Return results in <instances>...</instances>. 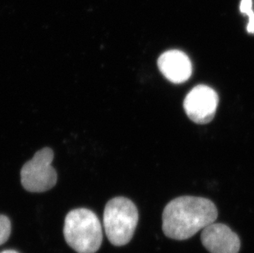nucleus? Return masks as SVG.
<instances>
[{
	"mask_svg": "<svg viewBox=\"0 0 254 253\" xmlns=\"http://www.w3.org/2000/svg\"><path fill=\"white\" fill-rule=\"evenodd\" d=\"M217 216L216 205L209 199L180 196L170 201L164 209L162 229L170 239L186 240L215 223Z\"/></svg>",
	"mask_w": 254,
	"mask_h": 253,
	"instance_id": "nucleus-1",
	"label": "nucleus"
},
{
	"mask_svg": "<svg viewBox=\"0 0 254 253\" xmlns=\"http://www.w3.org/2000/svg\"><path fill=\"white\" fill-rule=\"evenodd\" d=\"M64 234L67 244L77 253H96L103 239L97 215L86 208L75 209L67 214Z\"/></svg>",
	"mask_w": 254,
	"mask_h": 253,
	"instance_id": "nucleus-2",
	"label": "nucleus"
},
{
	"mask_svg": "<svg viewBox=\"0 0 254 253\" xmlns=\"http://www.w3.org/2000/svg\"><path fill=\"white\" fill-rule=\"evenodd\" d=\"M138 223V211L134 203L123 196L111 199L104 211V226L109 241L115 246L129 243Z\"/></svg>",
	"mask_w": 254,
	"mask_h": 253,
	"instance_id": "nucleus-3",
	"label": "nucleus"
},
{
	"mask_svg": "<svg viewBox=\"0 0 254 253\" xmlns=\"http://www.w3.org/2000/svg\"><path fill=\"white\" fill-rule=\"evenodd\" d=\"M54 152L46 147L37 151L21 170V182L27 191L43 192L52 189L57 183V173L52 166Z\"/></svg>",
	"mask_w": 254,
	"mask_h": 253,
	"instance_id": "nucleus-4",
	"label": "nucleus"
},
{
	"mask_svg": "<svg viewBox=\"0 0 254 253\" xmlns=\"http://www.w3.org/2000/svg\"><path fill=\"white\" fill-rule=\"evenodd\" d=\"M218 103V95L214 89L206 85H198L185 97L184 109L192 122L206 125L215 117Z\"/></svg>",
	"mask_w": 254,
	"mask_h": 253,
	"instance_id": "nucleus-5",
	"label": "nucleus"
},
{
	"mask_svg": "<svg viewBox=\"0 0 254 253\" xmlns=\"http://www.w3.org/2000/svg\"><path fill=\"white\" fill-rule=\"evenodd\" d=\"M201 243L210 253H239L240 239L227 225L212 223L202 229Z\"/></svg>",
	"mask_w": 254,
	"mask_h": 253,
	"instance_id": "nucleus-6",
	"label": "nucleus"
},
{
	"mask_svg": "<svg viewBox=\"0 0 254 253\" xmlns=\"http://www.w3.org/2000/svg\"><path fill=\"white\" fill-rule=\"evenodd\" d=\"M159 70L170 82L184 83L192 76V63L188 55L178 50L166 51L159 57Z\"/></svg>",
	"mask_w": 254,
	"mask_h": 253,
	"instance_id": "nucleus-7",
	"label": "nucleus"
},
{
	"mask_svg": "<svg viewBox=\"0 0 254 253\" xmlns=\"http://www.w3.org/2000/svg\"><path fill=\"white\" fill-rule=\"evenodd\" d=\"M240 12L247 15V31L249 33L254 34V11L253 9V0H241L240 6Z\"/></svg>",
	"mask_w": 254,
	"mask_h": 253,
	"instance_id": "nucleus-8",
	"label": "nucleus"
},
{
	"mask_svg": "<svg viewBox=\"0 0 254 253\" xmlns=\"http://www.w3.org/2000/svg\"><path fill=\"white\" fill-rule=\"evenodd\" d=\"M11 234V222L5 215H0V245L7 241Z\"/></svg>",
	"mask_w": 254,
	"mask_h": 253,
	"instance_id": "nucleus-9",
	"label": "nucleus"
},
{
	"mask_svg": "<svg viewBox=\"0 0 254 253\" xmlns=\"http://www.w3.org/2000/svg\"><path fill=\"white\" fill-rule=\"evenodd\" d=\"M18 253L17 252L14 251V250H6V251H2V253Z\"/></svg>",
	"mask_w": 254,
	"mask_h": 253,
	"instance_id": "nucleus-10",
	"label": "nucleus"
}]
</instances>
